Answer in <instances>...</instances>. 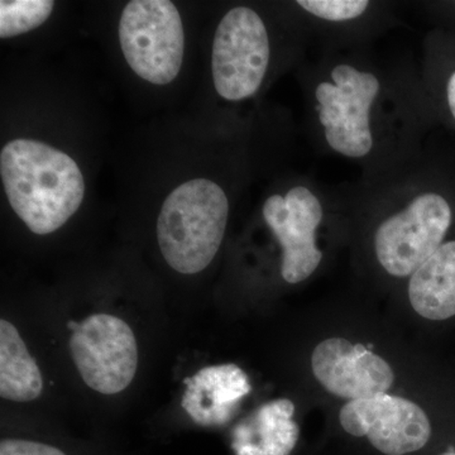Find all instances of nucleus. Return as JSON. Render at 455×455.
<instances>
[{
    "mask_svg": "<svg viewBox=\"0 0 455 455\" xmlns=\"http://www.w3.org/2000/svg\"><path fill=\"white\" fill-rule=\"evenodd\" d=\"M0 175L12 209L38 235L64 226L85 196L77 164L40 140H14L3 147Z\"/></svg>",
    "mask_w": 455,
    "mask_h": 455,
    "instance_id": "obj_1",
    "label": "nucleus"
},
{
    "mask_svg": "<svg viewBox=\"0 0 455 455\" xmlns=\"http://www.w3.org/2000/svg\"><path fill=\"white\" fill-rule=\"evenodd\" d=\"M229 203L223 188L194 179L171 191L157 220V241L171 268L184 275L204 271L226 235Z\"/></svg>",
    "mask_w": 455,
    "mask_h": 455,
    "instance_id": "obj_2",
    "label": "nucleus"
},
{
    "mask_svg": "<svg viewBox=\"0 0 455 455\" xmlns=\"http://www.w3.org/2000/svg\"><path fill=\"white\" fill-rule=\"evenodd\" d=\"M119 42L137 76L155 85H167L178 77L184 61L185 33L172 2L128 3L119 20Z\"/></svg>",
    "mask_w": 455,
    "mask_h": 455,
    "instance_id": "obj_3",
    "label": "nucleus"
},
{
    "mask_svg": "<svg viewBox=\"0 0 455 455\" xmlns=\"http://www.w3.org/2000/svg\"><path fill=\"white\" fill-rule=\"evenodd\" d=\"M71 357L83 381L103 395L124 391L139 368V346L131 326L110 314L70 323Z\"/></svg>",
    "mask_w": 455,
    "mask_h": 455,
    "instance_id": "obj_4",
    "label": "nucleus"
},
{
    "mask_svg": "<svg viewBox=\"0 0 455 455\" xmlns=\"http://www.w3.org/2000/svg\"><path fill=\"white\" fill-rule=\"evenodd\" d=\"M268 62V33L259 14L248 7L228 12L212 42V80L218 94L232 101L252 97L265 79Z\"/></svg>",
    "mask_w": 455,
    "mask_h": 455,
    "instance_id": "obj_5",
    "label": "nucleus"
},
{
    "mask_svg": "<svg viewBox=\"0 0 455 455\" xmlns=\"http://www.w3.org/2000/svg\"><path fill=\"white\" fill-rule=\"evenodd\" d=\"M453 221L444 196L435 193L416 197L405 211L383 221L374 236L377 259L395 277H406L435 253Z\"/></svg>",
    "mask_w": 455,
    "mask_h": 455,
    "instance_id": "obj_6",
    "label": "nucleus"
},
{
    "mask_svg": "<svg viewBox=\"0 0 455 455\" xmlns=\"http://www.w3.org/2000/svg\"><path fill=\"white\" fill-rule=\"evenodd\" d=\"M331 77L334 84H319L315 92L326 142L338 154L363 157L373 146L370 112L379 80L349 65L335 66Z\"/></svg>",
    "mask_w": 455,
    "mask_h": 455,
    "instance_id": "obj_7",
    "label": "nucleus"
},
{
    "mask_svg": "<svg viewBox=\"0 0 455 455\" xmlns=\"http://www.w3.org/2000/svg\"><path fill=\"white\" fill-rule=\"evenodd\" d=\"M339 421L348 435L366 439L379 455H414L427 448L433 434L420 406L388 394L349 401L341 407Z\"/></svg>",
    "mask_w": 455,
    "mask_h": 455,
    "instance_id": "obj_8",
    "label": "nucleus"
},
{
    "mask_svg": "<svg viewBox=\"0 0 455 455\" xmlns=\"http://www.w3.org/2000/svg\"><path fill=\"white\" fill-rule=\"evenodd\" d=\"M263 218L283 247L281 274L289 283L309 278L322 262L316 245V228L323 209L309 188L296 187L286 196H272L263 205Z\"/></svg>",
    "mask_w": 455,
    "mask_h": 455,
    "instance_id": "obj_9",
    "label": "nucleus"
},
{
    "mask_svg": "<svg viewBox=\"0 0 455 455\" xmlns=\"http://www.w3.org/2000/svg\"><path fill=\"white\" fill-rule=\"evenodd\" d=\"M311 368L326 391L350 401L386 394L395 382L387 361L363 344H353L344 338L317 344L311 355Z\"/></svg>",
    "mask_w": 455,
    "mask_h": 455,
    "instance_id": "obj_10",
    "label": "nucleus"
},
{
    "mask_svg": "<svg viewBox=\"0 0 455 455\" xmlns=\"http://www.w3.org/2000/svg\"><path fill=\"white\" fill-rule=\"evenodd\" d=\"M181 406L202 427H221L235 418L251 392L250 379L233 363L204 367L185 379Z\"/></svg>",
    "mask_w": 455,
    "mask_h": 455,
    "instance_id": "obj_11",
    "label": "nucleus"
},
{
    "mask_svg": "<svg viewBox=\"0 0 455 455\" xmlns=\"http://www.w3.org/2000/svg\"><path fill=\"white\" fill-rule=\"evenodd\" d=\"M293 414L295 405L287 398L263 403L233 430V451L235 455L291 454L300 435Z\"/></svg>",
    "mask_w": 455,
    "mask_h": 455,
    "instance_id": "obj_12",
    "label": "nucleus"
},
{
    "mask_svg": "<svg viewBox=\"0 0 455 455\" xmlns=\"http://www.w3.org/2000/svg\"><path fill=\"white\" fill-rule=\"evenodd\" d=\"M409 298L416 313L425 319L455 316V241L440 245L411 275Z\"/></svg>",
    "mask_w": 455,
    "mask_h": 455,
    "instance_id": "obj_13",
    "label": "nucleus"
},
{
    "mask_svg": "<svg viewBox=\"0 0 455 455\" xmlns=\"http://www.w3.org/2000/svg\"><path fill=\"white\" fill-rule=\"evenodd\" d=\"M44 379L16 326L0 320V396L14 403L40 397Z\"/></svg>",
    "mask_w": 455,
    "mask_h": 455,
    "instance_id": "obj_14",
    "label": "nucleus"
},
{
    "mask_svg": "<svg viewBox=\"0 0 455 455\" xmlns=\"http://www.w3.org/2000/svg\"><path fill=\"white\" fill-rule=\"evenodd\" d=\"M52 0H2L0 37L23 35L44 25L52 13Z\"/></svg>",
    "mask_w": 455,
    "mask_h": 455,
    "instance_id": "obj_15",
    "label": "nucleus"
},
{
    "mask_svg": "<svg viewBox=\"0 0 455 455\" xmlns=\"http://www.w3.org/2000/svg\"><path fill=\"white\" fill-rule=\"evenodd\" d=\"M298 4L305 11L322 20L331 22L355 20L366 12L367 0H299Z\"/></svg>",
    "mask_w": 455,
    "mask_h": 455,
    "instance_id": "obj_16",
    "label": "nucleus"
},
{
    "mask_svg": "<svg viewBox=\"0 0 455 455\" xmlns=\"http://www.w3.org/2000/svg\"><path fill=\"white\" fill-rule=\"evenodd\" d=\"M0 455H66L61 449L25 439H3Z\"/></svg>",
    "mask_w": 455,
    "mask_h": 455,
    "instance_id": "obj_17",
    "label": "nucleus"
},
{
    "mask_svg": "<svg viewBox=\"0 0 455 455\" xmlns=\"http://www.w3.org/2000/svg\"><path fill=\"white\" fill-rule=\"evenodd\" d=\"M447 98L449 109H451V116H453L455 119V73L451 74V76L449 77Z\"/></svg>",
    "mask_w": 455,
    "mask_h": 455,
    "instance_id": "obj_18",
    "label": "nucleus"
},
{
    "mask_svg": "<svg viewBox=\"0 0 455 455\" xmlns=\"http://www.w3.org/2000/svg\"><path fill=\"white\" fill-rule=\"evenodd\" d=\"M439 455H455V449L453 447H449L447 451H443Z\"/></svg>",
    "mask_w": 455,
    "mask_h": 455,
    "instance_id": "obj_19",
    "label": "nucleus"
}]
</instances>
